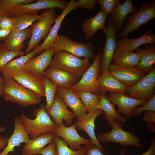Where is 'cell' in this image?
Returning a JSON list of instances; mask_svg holds the SVG:
<instances>
[{
    "label": "cell",
    "instance_id": "cell-13",
    "mask_svg": "<svg viewBox=\"0 0 155 155\" xmlns=\"http://www.w3.org/2000/svg\"><path fill=\"white\" fill-rule=\"evenodd\" d=\"M55 52L52 46L45 50L37 57L32 58L25 63L22 69L28 70L42 79L44 71L50 66Z\"/></svg>",
    "mask_w": 155,
    "mask_h": 155
},
{
    "label": "cell",
    "instance_id": "cell-48",
    "mask_svg": "<svg viewBox=\"0 0 155 155\" xmlns=\"http://www.w3.org/2000/svg\"><path fill=\"white\" fill-rule=\"evenodd\" d=\"M8 139L7 137H3L0 135V149L5 148Z\"/></svg>",
    "mask_w": 155,
    "mask_h": 155
},
{
    "label": "cell",
    "instance_id": "cell-51",
    "mask_svg": "<svg viewBox=\"0 0 155 155\" xmlns=\"http://www.w3.org/2000/svg\"><path fill=\"white\" fill-rule=\"evenodd\" d=\"M5 130V129L4 127H0V133L4 131Z\"/></svg>",
    "mask_w": 155,
    "mask_h": 155
},
{
    "label": "cell",
    "instance_id": "cell-26",
    "mask_svg": "<svg viewBox=\"0 0 155 155\" xmlns=\"http://www.w3.org/2000/svg\"><path fill=\"white\" fill-rule=\"evenodd\" d=\"M106 93H102L99 94L100 101L98 108L102 111L104 119L111 128L114 121H117L122 123L127 122L126 118L118 113L115 110L113 105L107 98Z\"/></svg>",
    "mask_w": 155,
    "mask_h": 155
},
{
    "label": "cell",
    "instance_id": "cell-31",
    "mask_svg": "<svg viewBox=\"0 0 155 155\" xmlns=\"http://www.w3.org/2000/svg\"><path fill=\"white\" fill-rule=\"evenodd\" d=\"M145 47V49L138 48L135 50L141 56L137 67L146 74L150 72L155 64V46L146 44Z\"/></svg>",
    "mask_w": 155,
    "mask_h": 155
},
{
    "label": "cell",
    "instance_id": "cell-14",
    "mask_svg": "<svg viewBox=\"0 0 155 155\" xmlns=\"http://www.w3.org/2000/svg\"><path fill=\"white\" fill-rule=\"evenodd\" d=\"M36 2L17 6L14 9L12 17L26 13H38L41 9L58 8L63 9L69 2L64 0H39Z\"/></svg>",
    "mask_w": 155,
    "mask_h": 155
},
{
    "label": "cell",
    "instance_id": "cell-18",
    "mask_svg": "<svg viewBox=\"0 0 155 155\" xmlns=\"http://www.w3.org/2000/svg\"><path fill=\"white\" fill-rule=\"evenodd\" d=\"M102 112L98 108L77 119L74 123L79 131L83 130L88 134L90 137L91 144L95 145L102 152L104 150V148L97 140L94 132V122L96 118L102 114Z\"/></svg>",
    "mask_w": 155,
    "mask_h": 155
},
{
    "label": "cell",
    "instance_id": "cell-2",
    "mask_svg": "<svg viewBox=\"0 0 155 155\" xmlns=\"http://www.w3.org/2000/svg\"><path fill=\"white\" fill-rule=\"evenodd\" d=\"M33 114L35 117L34 119L28 118L24 113L20 116L30 138L34 139L43 134L53 133L57 125L46 111L43 104L35 109Z\"/></svg>",
    "mask_w": 155,
    "mask_h": 155
},
{
    "label": "cell",
    "instance_id": "cell-24",
    "mask_svg": "<svg viewBox=\"0 0 155 155\" xmlns=\"http://www.w3.org/2000/svg\"><path fill=\"white\" fill-rule=\"evenodd\" d=\"M140 57L139 53L130 51L124 47H118L113 54V64L125 67H134L137 66Z\"/></svg>",
    "mask_w": 155,
    "mask_h": 155
},
{
    "label": "cell",
    "instance_id": "cell-37",
    "mask_svg": "<svg viewBox=\"0 0 155 155\" xmlns=\"http://www.w3.org/2000/svg\"><path fill=\"white\" fill-rule=\"evenodd\" d=\"M35 0H0V14L12 17L15 8L18 5L32 3Z\"/></svg>",
    "mask_w": 155,
    "mask_h": 155
},
{
    "label": "cell",
    "instance_id": "cell-42",
    "mask_svg": "<svg viewBox=\"0 0 155 155\" xmlns=\"http://www.w3.org/2000/svg\"><path fill=\"white\" fill-rule=\"evenodd\" d=\"M78 7L83 9H87L94 11L97 0H78Z\"/></svg>",
    "mask_w": 155,
    "mask_h": 155
},
{
    "label": "cell",
    "instance_id": "cell-16",
    "mask_svg": "<svg viewBox=\"0 0 155 155\" xmlns=\"http://www.w3.org/2000/svg\"><path fill=\"white\" fill-rule=\"evenodd\" d=\"M46 77L58 88H71L78 81L73 74L54 66H50L44 71Z\"/></svg>",
    "mask_w": 155,
    "mask_h": 155
},
{
    "label": "cell",
    "instance_id": "cell-23",
    "mask_svg": "<svg viewBox=\"0 0 155 155\" xmlns=\"http://www.w3.org/2000/svg\"><path fill=\"white\" fill-rule=\"evenodd\" d=\"M98 77L96 86L101 93L107 92L111 94L123 93L128 88L121 83L108 71H104Z\"/></svg>",
    "mask_w": 155,
    "mask_h": 155
},
{
    "label": "cell",
    "instance_id": "cell-44",
    "mask_svg": "<svg viewBox=\"0 0 155 155\" xmlns=\"http://www.w3.org/2000/svg\"><path fill=\"white\" fill-rule=\"evenodd\" d=\"M56 145L54 141L41 150L38 154L42 155H56Z\"/></svg>",
    "mask_w": 155,
    "mask_h": 155
},
{
    "label": "cell",
    "instance_id": "cell-35",
    "mask_svg": "<svg viewBox=\"0 0 155 155\" xmlns=\"http://www.w3.org/2000/svg\"><path fill=\"white\" fill-rule=\"evenodd\" d=\"M54 141L56 145V155H84V147L81 146L78 150H73L68 146V144L64 140L56 135Z\"/></svg>",
    "mask_w": 155,
    "mask_h": 155
},
{
    "label": "cell",
    "instance_id": "cell-8",
    "mask_svg": "<svg viewBox=\"0 0 155 155\" xmlns=\"http://www.w3.org/2000/svg\"><path fill=\"white\" fill-rule=\"evenodd\" d=\"M100 52L101 50L100 49L89 68L84 73L80 80L71 88L76 94L82 92H87L98 95L101 93L96 86L98 73L100 67Z\"/></svg>",
    "mask_w": 155,
    "mask_h": 155
},
{
    "label": "cell",
    "instance_id": "cell-10",
    "mask_svg": "<svg viewBox=\"0 0 155 155\" xmlns=\"http://www.w3.org/2000/svg\"><path fill=\"white\" fill-rule=\"evenodd\" d=\"M155 67L133 86L127 88L123 93L130 98L149 100L155 94Z\"/></svg>",
    "mask_w": 155,
    "mask_h": 155
},
{
    "label": "cell",
    "instance_id": "cell-40",
    "mask_svg": "<svg viewBox=\"0 0 155 155\" xmlns=\"http://www.w3.org/2000/svg\"><path fill=\"white\" fill-rule=\"evenodd\" d=\"M148 111L155 112V94L142 106L135 108L132 112L131 116H140L143 111Z\"/></svg>",
    "mask_w": 155,
    "mask_h": 155
},
{
    "label": "cell",
    "instance_id": "cell-30",
    "mask_svg": "<svg viewBox=\"0 0 155 155\" xmlns=\"http://www.w3.org/2000/svg\"><path fill=\"white\" fill-rule=\"evenodd\" d=\"M31 36L30 27L22 30L13 29L3 43L8 50H21L24 46V41L30 38Z\"/></svg>",
    "mask_w": 155,
    "mask_h": 155
},
{
    "label": "cell",
    "instance_id": "cell-12",
    "mask_svg": "<svg viewBox=\"0 0 155 155\" xmlns=\"http://www.w3.org/2000/svg\"><path fill=\"white\" fill-rule=\"evenodd\" d=\"M53 133L64 140L69 147L74 150L79 149L82 144L85 146L91 144L90 139H86L78 134L74 124L69 127H66L63 122L56 127Z\"/></svg>",
    "mask_w": 155,
    "mask_h": 155
},
{
    "label": "cell",
    "instance_id": "cell-6",
    "mask_svg": "<svg viewBox=\"0 0 155 155\" xmlns=\"http://www.w3.org/2000/svg\"><path fill=\"white\" fill-rule=\"evenodd\" d=\"M123 123L117 121H114L111 131L100 133L96 137L97 140L99 143H119L125 147L130 146L137 148L143 147L144 145L141 143L139 137L131 132L123 130Z\"/></svg>",
    "mask_w": 155,
    "mask_h": 155
},
{
    "label": "cell",
    "instance_id": "cell-20",
    "mask_svg": "<svg viewBox=\"0 0 155 155\" xmlns=\"http://www.w3.org/2000/svg\"><path fill=\"white\" fill-rule=\"evenodd\" d=\"M12 134L8 138L7 144L2 151L1 155H7L10 152H14V148L20 146L22 143L26 144L30 140L29 134L25 129L20 116L15 117Z\"/></svg>",
    "mask_w": 155,
    "mask_h": 155
},
{
    "label": "cell",
    "instance_id": "cell-33",
    "mask_svg": "<svg viewBox=\"0 0 155 155\" xmlns=\"http://www.w3.org/2000/svg\"><path fill=\"white\" fill-rule=\"evenodd\" d=\"M39 16L38 13H26L12 17L14 22L12 29L22 30L26 29L37 21Z\"/></svg>",
    "mask_w": 155,
    "mask_h": 155
},
{
    "label": "cell",
    "instance_id": "cell-53",
    "mask_svg": "<svg viewBox=\"0 0 155 155\" xmlns=\"http://www.w3.org/2000/svg\"><path fill=\"white\" fill-rule=\"evenodd\" d=\"M2 152H0V155H1V154H2Z\"/></svg>",
    "mask_w": 155,
    "mask_h": 155
},
{
    "label": "cell",
    "instance_id": "cell-34",
    "mask_svg": "<svg viewBox=\"0 0 155 155\" xmlns=\"http://www.w3.org/2000/svg\"><path fill=\"white\" fill-rule=\"evenodd\" d=\"M77 94L84 104L87 113L98 109L100 101L99 95L87 92H82Z\"/></svg>",
    "mask_w": 155,
    "mask_h": 155
},
{
    "label": "cell",
    "instance_id": "cell-4",
    "mask_svg": "<svg viewBox=\"0 0 155 155\" xmlns=\"http://www.w3.org/2000/svg\"><path fill=\"white\" fill-rule=\"evenodd\" d=\"M53 55L50 66L67 71L75 75L78 80L91 65L88 60L80 59L64 50L55 51Z\"/></svg>",
    "mask_w": 155,
    "mask_h": 155
},
{
    "label": "cell",
    "instance_id": "cell-3",
    "mask_svg": "<svg viewBox=\"0 0 155 155\" xmlns=\"http://www.w3.org/2000/svg\"><path fill=\"white\" fill-rule=\"evenodd\" d=\"M155 17V1L143 3L139 10L128 15L124 29L116 34L117 38L127 37L130 32L137 31L142 26Z\"/></svg>",
    "mask_w": 155,
    "mask_h": 155
},
{
    "label": "cell",
    "instance_id": "cell-7",
    "mask_svg": "<svg viewBox=\"0 0 155 155\" xmlns=\"http://www.w3.org/2000/svg\"><path fill=\"white\" fill-rule=\"evenodd\" d=\"M52 46L55 52L64 50L77 57H83L88 60L90 59H94L96 57L92 42L84 44L76 42L65 35L58 34Z\"/></svg>",
    "mask_w": 155,
    "mask_h": 155
},
{
    "label": "cell",
    "instance_id": "cell-21",
    "mask_svg": "<svg viewBox=\"0 0 155 155\" xmlns=\"http://www.w3.org/2000/svg\"><path fill=\"white\" fill-rule=\"evenodd\" d=\"M12 78L24 87L34 92L40 97H45L44 88L42 79L28 70L22 69Z\"/></svg>",
    "mask_w": 155,
    "mask_h": 155
},
{
    "label": "cell",
    "instance_id": "cell-32",
    "mask_svg": "<svg viewBox=\"0 0 155 155\" xmlns=\"http://www.w3.org/2000/svg\"><path fill=\"white\" fill-rule=\"evenodd\" d=\"M137 10V8L133 5L131 0H126L123 3L119 5L111 14L117 31L121 29L122 25L127 16Z\"/></svg>",
    "mask_w": 155,
    "mask_h": 155
},
{
    "label": "cell",
    "instance_id": "cell-38",
    "mask_svg": "<svg viewBox=\"0 0 155 155\" xmlns=\"http://www.w3.org/2000/svg\"><path fill=\"white\" fill-rule=\"evenodd\" d=\"M24 53L21 50H8L0 42V69L15 57L23 56Z\"/></svg>",
    "mask_w": 155,
    "mask_h": 155
},
{
    "label": "cell",
    "instance_id": "cell-49",
    "mask_svg": "<svg viewBox=\"0 0 155 155\" xmlns=\"http://www.w3.org/2000/svg\"><path fill=\"white\" fill-rule=\"evenodd\" d=\"M155 123H147V127L148 130L150 131L155 132Z\"/></svg>",
    "mask_w": 155,
    "mask_h": 155
},
{
    "label": "cell",
    "instance_id": "cell-15",
    "mask_svg": "<svg viewBox=\"0 0 155 155\" xmlns=\"http://www.w3.org/2000/svg\"><path fill=\"white\" fill-rule=\"evenodd\" d=\"M107 97L112 104L117 107V112L121 114H123L127 118L131 117L132 112L135 108L138 106H143L149 100L133 98L123 93L110 94Z\"/></svg>",
    "mask_w": 155,
    "mask_h": 155
},
{
    "label": "cell",
    "instance_id": "cell-29",
    "mask_svg": "<svg viewBox=\"0 0 155 155\" xmlns=\"http://www.w3.org/2000/svg\"><path fill=\"white\" fill-rule=\"evenodd\" d=\"M107 15L101 10L95 16L86 19L82 24V32L85 34V38L88 40L92 37L99 30H102L105 27Z\"/></svg>",
    "mask_w": 155,
    "mask_h": 155
},
{
    "label": "cell",
    "instance_id": "cell-5",
    "mask_svg": "<svg viewBox=\"0 0 155 155\" xmlns=\"http://www.w3.org/2000/svg\"><path fill=\"white\" fill-rule=\"evenodd\" d=\"M57 18L54 9H45L37 22L31 27V37L28 43L25 53L28 54L38 46L40 42L45 39Z\"/></svg>",
    "mask_w": 155,
    "mask_h": 155
},
{
    "label": "cell",
    "instance_id": "cell-9",
    "mask_svg": "<svg viewBox=\"0 0 155 155\" xmlns=\"http://www.w3.org/2000/svg\"><path fill=\"white\" fill-rule=\"evenodd\" d=\"M107 25L102 30L106 38V42L102 48V52L100 54V73L108 71L114 52L118 47L116 43V35L117 31L113 19L110 16L107 21Z\"/></svg>",
    "mask_w": 155,
    "mask_h": 155
},
{
    "label": "cell",
    "instance_id": "cell-52",
    "mask_svg": "<svg viewBox=\"0 0 155 155\" xmlns=\"http://www.w3.org/2000/svg\"><path fill=\"white\" fill-rule=\"evenodd\" d=\"M2 15L0 14V19Z\"/></svg>",
    "mask_w": 155,
    "mask_h": 155
},
{
    "label": "cell",
    "instance_id": "cell-36",
    "mask_svg": "<svg viewBox=\"0 0 155 155\" xmlns=\"http://www.w3.org/2000/svg\"><path fill=\"white\" fill-rule=\"evenodd\" d=\"M41 79L44 86L46 98L44 108L47 112L50 109L53 104L58 88L46 77L44 76Z\"/></svg>",
    "mask_w": 155,
    "mask_h": 155
},
{
    "label": "cell",
    "instance_id": "cell-22",
    "mask_svg": "<svg viewBox=\"0 0 155 155\" xmlns=\"http://www.w3.org/2000/svg\"><path fill=\"white\" fill-rule=\"evenodd\" d=\"M57 93L78 119L86 114L85 107L77 94L71 88H58Z\"/></svg>",
    "mask_w": 155,
    "mask_h": 155
},
{
    "label": "cell",
    "instance_id": "cell-28",
    "mask_svg": "<svg viewBox=\"0 0 155 155\" xmlns=\"http://www.w3.org/2000/svg\"><path fill=\"white\" fill-rule=\"evenodd\" d=\"M36 54L33 49L26 55L10 60L0 69V72L3 79L6 80L11 78L14 75L22 69L28 61Z\"/></svg>",
    "mask_w": 155,
    "mask_h": 155
},
{
    "label": "cell",
    "instance_id": "cell-47",
    "mask_svg": "<svg viewBox=\"0 0 155 155\" xmlns=\"http://www.w3.org/2000/svg\"><path fill=\"white\" fill-rule=\"evenodd\" d=\"M12 29H0V40L4 41L12 31Z\"/></svg>",
    "mask_w": 155,
    "mask_h": 155
},
{
    "label": "cell",
    "instance_id": "cell-1",
    "mask_svg": "<svg viewBox=\"0 0 155 155\" xmlns=\"http://www.w3.org/2000/svg\"><path fill=\"white\" fill-rule=\"evenodd\" d=\"M2 91L3 97L5 100L24 107L39 104L41 101V97L36 93L22 86L12 78L4 80Z\"/></svg>",
    "mask_w": 155,
    "mask_h": 155
},
{
    "label": "cell",
    "instance_id": "cell-50",
    "mask_svg": "<svg viewBox=\"0 0 155 155\" xmlns=\"http://www.w3.org/2000/svg\"><path fill=\"white\" fill-rule=\"evenodd\" d=\"M4 81L3 78H2L0 76V96L3 97V94L2 91V86Z\"/></svg>",
    "mask_w": 155,
    "mask_h": 155
},
{
    "label": "cell",
    "instance_id": "cell-19",
    "mask_svg": "<svg viewBox=\"0 0 155 155\" xmlns=\"http://www.w3.org/2000/svg\"><path fill=\"white\" fill-rule=\"evenodd\" d=\"M47 113L51 117L57 126L60 125L64 120L67 126L71 125L75 117L69 111L60 96L57 93L53 104Z\"/></svg>",
    "mask_w": 155,
    "mask_h": 155
},
{
    "label": "cell",
    "instance_id": "cell-41",
    "mask_svg": "<svg viewBox=\"0 0 155 155\" xmlns=\"http://www.w3.org/2000/svg\"><path fill=\"white\" fill-rule=\"evenodd\" d=\"M14 26L12 17L2 15L0 19V29H12Z\"/></svg>",
    "mask_w": 155,
    "mask_h": 155
},
{
    "label": "cell",
    "instance_id": "cell-25",
    "mask_svg": "<svg viewBox=\"0 0 155 155\" xmlns=\"http://www.w3.org/2000/svg\"><path fill=\"white\" fill-rule=\"evenodd\" d=\"M56 135L53 133L43 134L31 139L24 146L22 150V155H36L47 144L54 141Z\"/></svg>",
    "mask_w": 155,
    "mask_h": 155
},
{
    "label": "cell",
    "instance_id": "cell-17",
    "mask_svg": "<svg viewBox=\"0 0 155 155\" xmlns=\"http://www.w3.org/2000/svg\"><path fill=\"white\" fill-rule=\"evenodd\" d=\"M78 7V5L76 1L71 0L66 7L62 10L61 14L57 17L55 24L52 27L44 42L40 45L33 49L36 54L42 53L45 50L52 46L58 35V31L63 19L71 11L76 9Z\"/></svg>",
    "mask_w": 155,
    "mask_h": 155
},
{
    "label": "cell",
    "instance_id": "cell-39",
    "mask_svg": "<svg viewBox=\"0 0 155 155\" xmlns=\"http://www.w3.org/2000/svg\"><path fill=\"white\" fill-rule=\"evenodd\" d=\"M122 2L120 0H98L96 3L101 5V10L107 16H108Z\"/></svg>",
    "mask_w": 155,
    "mask_h": 155
},
{
    "label": "cell",
    "instance_id": "cell-43",
    "mask_svg": "<svg viewBox=\"0 0 155 155\" xmlns=\"http://www.w3.org/2000/svg\"><path fill=\"white\" fill-rule=\"evenodd\" d=\"M84 155H104L95 145L90 144L85 146Z\"/></svg>",
    "mask_w": 155,
    "mask_h": 155
},
{
    "label": "cell",
    "instance_id": "cell-46",
    "mask_svg": "<svg viewBox=\"0 0 155 155\" xmlns=\"http://www.w3.org/2000/svg\"><path fill=\"white\" fill-rule=\"evenodd\" d=\"M143 120L147 123H155V112L150 111H145L143 117Z\"/></svg>",
    "mask_w": 155,
    "mask_h": 155
},
{
    "label": "cell",
    "instance_id": "cell-45",
    "mask_svg": "<svg viewBox=\"0 0 155 155\" xmlns=\"http://www.w3.org/2000/svg\"><path fill=\"white\" fill-rule=\"evenodd\" d=\"M151 146L149 149L144 153L140 155H155V138L153 137L150 140ZM125 151L124 148H121L119 151L120 155H125Z\"/></svg>",
    "mask_w": 155,
    "mask_h": 155
},
{
    "label": "cell",
    "instance_id": "cell-54",
    "mask_svg": "<svg viewBox=\"0 0 155 155\" xmlns=\"http://www.w3.org/2000/svg\"><path fill=\"white\" fill-rule=\"evenodd\" d=\"M10 155H13V154H10Z\"/></svg>",
    "mask_w": 155,
    "mask_h": 155
},
{
    "label": "cell",
    "instance_id": "cell-27",
    "mask_svg": "<svg viewBox=\"0 0 155 155\" xmlns=\"http://www.w3.org/2000/svg\"><path fill=\"white\" fill-rule=\"evenodd\" d=\"M155 43V35L152 29L146 30L141 36L136 38H124L116 41L118 47H123L131 51H133L143 44H154Z\"/></svg>",
    "mask_w": 155,
    "mask_h": 155
},
{
    "label": "cell",
    "instance_id": "cell-11",
    "mask_svg": "<svg viewBox=\"0 0 155 155\" xmlns=\"http://www.w3.org/2000/svg\"><path fill=\"white\" fill-rule=\"evenodd\" d=\"M108 71L121 83L128 88L134 85L146 75L145 72L137 66L127 68L110 64Z\"/></svg>",
    "mask_w": 155,
    "mask_h": 155
}]
</instances>
